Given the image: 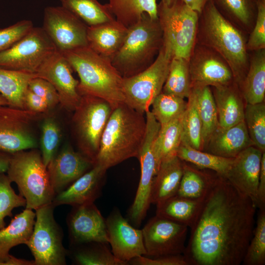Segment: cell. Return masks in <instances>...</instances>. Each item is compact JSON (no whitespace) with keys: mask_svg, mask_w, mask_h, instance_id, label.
Listing matches in <instances>:
<instances>
[{"mask_svg":"<svg viewBox=\"0 0 265 265\" xmlns=\"http://www.w3.org/2000/svg\"><path fill=\"white\" fill-rule=\"evenodd\" d=\"M254 202L218 176L190 228L189 265H239L255 228Z\"/></svg>","mask_w":265,"mask_h":265,"instance_id":"cell-1","label":"cell"},{"mask_svg":"<svg viewBox=\"0 0 265 265\" xmlns=\"http://www.w3.org/2000/svg\"><path fill=\"white\" fill-rule=\"evenodd\" d=\"M246 34L224 17L209 0L199 15L196 43L218 53L229 65L240 88L249 63Z\"/></svg>","mask_w":265,"mask_h":265,"instance_id":"cell-2","label":"cell"},{"mask_svg":"<svg viewBox=\"0 0 265 265\" xmlns=\"http://www.w3.org/2000/svg\"><path fill=\"white\" fill-rule=\"evenodd\" d=\"M146 131L144 113L125 103L115 108L102 134L95 164L106 170L131 158H137Z\"/></svg>","mask_w":265,"mask_h":265,"instance_id":"cell-3","label":"cell"},{"mask_svg":"<svg viewBox=\"0 0 265 265\" xmlns=\"http://www.w3.org/2000/svg\"><path fill=\"white\" fill-rule=\"evenodd\" d=\"M62 53L73 70L78 74V91L81 96L91 95L103 99L113 109L125 103L123 78L110 59L99 54L88 46Z\"/></svg>","mask_w":265,"mask_h":265,"instance_id":"cell-4","label":"cell"},{"mask_svg":"<svg viewBox=\"0 0 265 265\" xmlns=\"http://www.w3.org/2000/svg\"><path fill=\"white\" fill-rule=\"evenodd\" d=\"M162 44V31L159 19L145 14L138 22L128 28L122 46L111 59L112 64L123 78L132 77L154 62Z\"/></svg>","mask_w":265,"mask_h":265,"instance_id":"cell-5","label":"cell"},{"mask_svg":"<svg viewBox=\"0 0 265 265\" xmlns=\"http://www.w3.org/2000/svg\"><path fill=\"white\" fill-rule=\"evenodd\" d=\"M6 174L26 200V208L36 210L52 203L55 193L40 151L35 149L11 154Z\"/></svg>","mask_w":265,"mask_h":265,"instance_id":"cell-6","label":"cell"},{"mask_svg":"<svg viewBox=\"0 0 265 265\" xmlns=\"http://www.w3.org/2000/svg\"><path fill=\"white\" fill-rule=\"evenodd\" d=\"M158 17L162 31V49L171 59L188 60L196 42L199 14L177 0L169 6L160 1Z\"/></svg>","mask_w":265,"mask_h":265,"instance_id":"cell-7","label":"cell"},{"mask_svg":"<svg viewBox=\"0 0 265 265\" xmlns=\"http://www.w3.org/2000/svg\"><path fill=\"white\" fill-rule=\"evenodd\" d=\"M113 110L105 100L84 95L74 111L72 123L79 152L94 165L102 134Z\"/></svg>","mask_w":265,"mask_h":265,"instance_id":"cell-8","label":"cell"},{"mask_svg":"<svg viewBox=\"0 0 265 265\" xmlns=\"http://www.w3.org/2000/svg\"><path fill=\"white\" fill-rule=\"evenodd\" d=\"M52 204L35 211L32 234L26 244L30 249L35 265H65L68 250L63 245V234L53 214Z\"/></svg>","mask_w":265,"mask_h":265,"instance_id":"cell-9","label":"cell"},{"mask_svg":"<svg viewBox=\"0 0 265 265\" xmlns=\"http://www.w3.org/2000/svg\"><path fill=\"white\" fill-rule=\"evenodd\" d=\"M171 57L161 47L154 62L141 72L123 78L125 103L145 113L159 94L168 75Z\"/></svg>","mask_w":265,"mask_h":265,"instance_id":"cell-10","label":"cell"},{"mask_svg":"<svg viewBox=\"0 0 265 265\" xmlns=\"http://www.w3.org/2000/svg\"><path fill=\"white\" fill-rule=\"evenodd\" d=\"M146 131L137 158L141 167L139 183L134 201L128 213L130 222L138 227L146 217L151 203V192L154 178L159 165L153 151V144L160 125L149 109L145 113Z\"/></svg>","mask_w":265,"mask_h":265,"instance_id":"cell-11","label":"cell"},{"mask_svg":"<svg viewBox=\"0 0 265 265\" xmlns=\"http://www.w3.org/2000/svg\"><path fill=\"white\" fill-rule=\"evenodd\" d=\"M56 51L43 29L33 26L11 47L0 52V68L36 74Z\"/></svg>","mask_w":265,"mask_h":265,"instance_id":"cell-12","label":"cell"},{"mask_svg":"<svg viewBox=\"0 0 265 265\" xmlns=\"http://www.w3.org/2000/svg\"><path fill=\"white\" fill-rule=\"evenodd\" d=\"M42 114L7 105L0 106V152L11 155L37 148L31 125Z\"/></svg>","mask_w":265,"mask_h":265,"instance_id":"cell-13","label":"cell"},{"mask_svg":"<svg viewBox=\"0 0 265 265\" xmlns=\"http://www.w3.org/2000/svg\"><path fill=\"white\" fill-rule=\"evenodd\" d=\"M87 26L61 5L44 10L42 28L60 53L88 46Z\"/></svg>","mask_w":265,"mask_h":265,"instance_id":"cell-14","label":"cell"},{"mask_svg":"<svg viewBox=\"0 0 265 265\" xmlns=\"http://www.w3.org/2000/svg\"><path fill=\"white\" fill-rule=\"evenodd\" d=\"M188 227L156 215L142 229L148 258L183 255Z\"/></svg>","mask_w":265,"mask_h":265,"instance_id":"cell-15","label":"cell"},{"mask_svg":"<svg viewBox=\"0 0 265 265\" xmlns=\"http://www.w3.org/2000/svg\"><path fill=\"white\" fill-rule=\"evenodd\" d=\"M188 63L191 88L225 85L234 82L232 71L226 60L205 45L196 42Z\"/></svg>","mask_w":265,"mask_h":265,"instance_id":"cell-16","label":"cell"},{"mask_svg":"<svg viewBox=\"0 0 265 265\" xmlns=\"http://www.w3.org/2000/svg\"><path fill=\"white\" fill-rule=\"evenodd\" d=\"M72 72L66 58L56 51L44 62L36 74L53 86L62 107L74 111L80 103L81 96L78 91L79 80L74 77Z\"/></svg>","mask_w":265,"mask_h":265,"instance_id":"cell-17","label":"cell"},{"mask_svg":"<svg viewBox=\"0 0 265 265\" xmlns=\"http://www.w3.org/2000/svg\"><path fill=\"white\" fill-rule=\"evenodd\" d=\"M72 207L66 219L70 246L92 241L108 244L106 219L94 203Z\"/></svg>","mask_w":265,"mask_h":265,"instance_id":"cell-18","label":"cell"},{"mask_svg":"<svg viewBox=\"0 0 265 265\" xmlns=\"http://www.w3.org/2000/svg\"><path fill=\"white\" fill-rule=\"evenodd\" d=\"M106 222L108 243L117 259L128 264L134 257L146 255L142 229L132 226L118 209L112 210Z\"/></svg>","mask_w":265,"mask_h":265,"instance_id":"cell-19","label":"cell"},{"mask_svg":"<svg viewBox=\"0 0 265 265\" xmlns=\"http://www.w3.org/2000/svg\"><path fill=\"white\" fill-rule=\"evenodd\" d=\"M94 166V163L80 152L69 144L64 145L47 166L55 195L67 188Z\"/></svg>","mask_w":265,"mask_h":265,"instance_id":"cell-20","label":"cell"},{"mask_svg":"<svg viewBox=\"0 0 265 265\" xmlns=\"http://www.w3.org/2000/svg\"><path fill=\"white\" fill-rule=\"evenodd\" d=\"M263 153L254 146H250L234 158L224 177L243 194L258 205L257 189Z\"/></svg>","mask_w":265,"mask_h":265,"instance_id":"cell-21","label":"cell"},{"mask_svg":"<svg viewBox=\"0 0 265 265\" xmlns=\"http://www.w3.org/2000/svg\"><path fill=\"white\" fill-rule=\"evenodd\" d=\"M106 170L94 166L67 188L56 194L52 204L56 207L62 205L72 206L94 203L101 194Z\"/></svg>","mask_w":265,"mask_h":265,"instance_id":"cell-22","label":"cell"},{"mask_svg":"<svg viewBox=\"0 0 265 265\" xmlns=\"http://www.w3.org/2000/svg\"><path fill=\"white\" fill-rule=\"evenodd\" d=\"M254 146L244 121L227 129L219 127L211 136L203 151L226 158H234L246 148Z\"/></svg>","mask_w":265,"mask_h":265,"instance_id":"cell-23","label":"cell"},{"mask_svg":"<svg viewBox=\"0 0 265 265\" xmlns=\"http://www.w3.org/2000/svg\"><path fill=\"white\" fill-rule=\"evenodd\" d=\"M212 87L218 127L227 129L244 121L245 102L238 85L234 81Z\"/></svg>","mask_w":265,"mask_h":265,"instance_id":"cell-24","label":"cell"},{"mask_svg":"<svg viewBox=\"0 0 265 265\" xmlns=\"http://www.w3.org/2000/svg\"><path fill=\"white\" fill-rule=\"evenodd\" d=\"M128 28L116 20L88 26V46L99 54L109 59L122 46Z\"/></svg>","mask_w":265,"mask_h":265,"instance_id":"cell-25","label":"cell"},{"mask_svg":"<svg viewBox=\"0 0 265 265\" xmlns=\"http://www.w3.org/2000/svg\"><path fill=\"white\" fill-rule=\"evenodd\" d=\"M35 217L33 210L26 208L16 215L7 226L0 229V265L10 257L12 248L26 243L33 232Z\"/></svg>","mask_w":265,"mask_h":265,"instance_id":"cell-26","label":"cell"},{"mask_svg":"<svg viewBox=\"0 0 265 265\" xmlns=\"http://www.w3.org/2000/svg\"><path fill=\"white\" fill-rule=\"evenodd\" d=\"M183 170L184 161L177 155L161 162L152 184L151 204H156L177 194Z\"/></svg>","mask_w":265,"mask_h":265,"instance_id":"cell-27","label":"cell"},{"mask_svg":"<svg viewBox=\"0 0 265 265\" xmlns=\"http://www.w3.org/2000/svg\"><path fill=\"white\" fill-rule=\"evenodd\" d=\"M240 89L246 104L264 102L265 49L249 53L248 70Z\"/></svg>","mask_w":265,"mask_h":265,"instance_id":"cell-28","label":"cell"},{"mask_svg":"<svg viewBox=\"0 0 265 265\" xmlns=\"http://www.w3.org/2000/svg\"><path fill=\"white\" fill-rule=\"evenodd\" d=\"M204 199L174 195L157 203L156 214L190 228L196 220Z\"/></svg>","mask_w":265,"mask_h":265,"instance_id":"cell-29","label":"cell"},{"mask_svg":"<svg viewBox=\"0 0 265 265\" xmlns=\"http://www.w3.org/2000/svg\"><path fill=\"white\" fill-rule=\"evenodd\" d=\"M221 14L246 34L254 26L257 0H212Z\"/></svg>","mask_w":265,"mask_h":265,"instance_id":"cell-30","label":"cell"},{"mask_svg":"<svg viewBox=\"0 0 265 265\" xmlns=\"http://www.w3.org/2000/svg\"><path fill=\"white\" fill-rule=\"evenodd\" d=\"M107 4L116 20L128 28L145 14L152 19H158L156 0H109Z\"/></svg>","mask_w":265,"mask_h":265,"instance_id":"cell-31","label":"cell"},{"mask_svg":"<svg viewBox=\"0 0 265 265\" xmlns=\"http://www.w3.org/2000/svg\"><path fill=\"white\" fill-rule=\"evenodd\" d=\"M107 243L89 242L71 245L68 255L72 263L78 265H126L117 259L107 247Z\"/></svg>","mask_w":265,"mask_h":265,"instance_id":"cell-32","label":"cell"},{"mask_svg":"<svg viewBox=\"0 0 265 265\" xmlns=\"http://www.w3.org/2000/svg\"><path fill=\"white\" fill-rule=\"evenodd\" d=\"M36 74L0 68V94L11 107L25 109L24 97L30 81Z\"/></svg>","mask_w":265,"mask_h":265,"instance_id":"cell-33","label":"cell"},{"mask_svg":"<svg viewBox=\"0 0 265 265\" xmlns=\"http://www.w3.org/2000/svg\"><path fill=\"white\" fill-rule=\"evenodd\" d=\"M213 174L201 171L184 161V170L176 195L194 199H204L218 178Z\"/></svg>","mask_w":265,"mask_h":265,"instance_id":"cell-34","label":"cell"},{"mask_svg":"<svg viewBox=\"0 0 265 265\" xmlns=\"http://www.w3.org/2000/svg\"><path fill=\"white\" fill-rule=\"evenodd\" d=\"M176 155L183 161L189 162L199 168L209 169L225 177L234 158L220 157L209 152L193 148L185 142H181Z\"/></svg>","mask_w":265,"mask_h":265,"instance_id":"cell-35","label":"cell"},{"mask_svg":"<svg viewBox=\"0 0 265 265\" xmlns=\"http://www.w3.org/2000/svg\"><path fill=\"white\" fill-rule=\"evenodd\" d=\"M61 6L75 15L87 26L116 20L107 4L98 0H60Z\"/></svg>","mask_w":265,"mask_h":265,"instance_id":"cell-36","label":"cell"},{"mask_svg":"<svg viewBox=\"0 0 265 265\" xmlns=\"http://www.w3.org/2000/svg\"><path fill=\"white\" fill-rule=\"evenodd\" d=\"M194 92L202 127L204 149L218 127V115L212 91L209 86H195ZM203 149V150H204Z\"/></svg>","mask_w":265,"mask_h":265,"instance_id":"cell-37","label":"cell"},{"mask_svg":"<svg viewBox=\"0 0 265 265\" xmlns=\"http://www.w3.org/2000/svg\"><path fill=\"white\" fill-rule=\"evenodd\" d=\"M182 116L160 127L153 144L154 153L159 165L163 160L176 155L182 142Z\"/></svg>","mask_w":265,"mask_h":265,"instance_id":"cell-38","label":"cell"},{"mask_svg":"<svg viewBox=\"0 0 265 265\" xmlns=\"http://www.w3.org/2000/svg\"><path fill=\"white\" fill-rule=\"evenodd\" d=\"M191 90L188 60L182 57L171 59L162 92L188 98Z\"/></svg>","mask_w":265,"mask_h":265,"instance_id":"cell-39","label":"cell"},{"mask_svg":"<svg viewBox=\"0 0 265 265\" xmlns=\"http://www.w3.org/2000/svg\"><path fill=\"white\" fill-rule=\"evenodd\" d=\"M187 106L182 116V141L197 150L203 151L202 127L195 94L191 89Z\"/></svg>","mask_w":265,"mask_h":265,"instance_id":"cell-40","label":"cell"},{"mask_svg":"<svg viewBox=\"0 0 265 265\" xmlns=\"http://www.w3.org/2000/svg\"><path fill=\"white\" fill-rule=\"evenodd\" d=\"M151 111L160 126L181 117L187 106L181 97L161 92L153 101Z\"/></svg>","mask_w":265,"mask_h":265,"instance_id":"cell-41","label":"cell"},{"mask_svg":"<svg viewBox=\"0 0 265 265\" xmlns=\"http://www.w3.org/2000/svg\"><path fill=\"white\" fill-rule=\"evenodd\" d=\"M249 135L255 147L265 152V104H246L244 119Z\"/></svg>","mask_w":265,"mask_h":265,"instance_id":"cell-42","label":"cell"},{"mask_svg":"<svg viewBox=\"0 0 265 265\" xmlns=\"http://www.w3.org/2000/svg\"><path fill=\"white\" fill-rule=\"evenodd\" d=\"M41 125L40 153L47 167L58 152L61 132L59 124L53 116L44 117Z\"/></svg>","mask_w":265,"mask_h":265,"instance_id":"cell-43","label":"cell"},{"mask_svg":"<svg viewBox=\"0 0 265 265\" xmlns=\"http://www.w3.org/2000/svg\"><path fill=\"white\" fill-rule=\"evenodd\" d=\"M242 263L244 265L265 264V209H259L256 225Z\"/></svg>","mask_w":265,"mask_h":265,"instance_id":"cell-44","label":"cell"},{"mask_svg":"<svg viewBox=\"0 0 265 265\" xmlns=\"http://www.w3.org/2000/svg\"><path fill=\"white\" fill-rule=\"evenodd\" d=\"M6 173H0V229L5 226L4 219L12 216V211L19 207H26L25 199L16 193Z\"/></svg>","mask_w":265,"mask_h":265,"instance_id":"cell-45","label":"cell"},{"mask_svg":"<svg viewBox=\"0 0 265 265\" xmlns=\"http://www.w3.org/2000/svg\"><path fill=\"white\" fill-rule=\"evenodd\" d=\"M257 5L255 23L247 40L249 53L265 49V0H257Z\"/></svg>","mask_w":265,"mask_h":265,"instance_id":"cell-46","label":"cell"},{"mask_svg":"<svg viewBox=\"0 0 265 265\" xmlns=\"http://www.w3.org/2000/svg\"><path fill=\"white\" fill-rule=\"evenodd\" d=\"M33 26L31 21L24 20L7 27L0 29V52L11 47Z\"/></svg>","mask_w":265,"mask_h":265,"instance_id":"cell-47","label":"cell"},{"mask_svg":"<svg viewBox=\"0 0 265 265\" xmlns=\"http://www.w3.org/2000/svg\"><path fill=\"white\" fill-rule=\"evenodd\" d=\"M28 89L44 99L50 108L59 104L58 93L53 86L48 80L40 77L32 79L28 84Z\"/></svg>","mask_w":265,"mask_h":265,"instance_id":"cell-48","label":"cell"},{"mask_svg":"<svg viewBox=\"0 0 265 265\" xmlns=\"http://www.w3.org/2000/svg\"><path fill=\"white\" fill-rule=\"evenodd\" d=\"M128 264L132 265H189L182 254L154 258L140 256L130 260Z\"/></svg>","mask_w":265,"mask_h":265,"instance_id":"cell-49","label":"cell"},{"mask_svg":"<svg viewBox=\"0 0 265 265\" xmlns=\"http://www.w3.org/2000/svg\"><path fill=\"white\" fill-rule=\"evenodd\" d=\"M25 109L29 111L43 114L51 109L46 101L38 96L28 88L24 97Z\"/></svg>","mask_w":265,"mask_h":265,"instance_id":"cell-50","label":"cell"},{"mask_svg":"<svg viewBox=\"0 0 265 265\" xmlns=\"http://www.w3.org/2000/svg\"><path fill=\"white\" fill-rule=\"evenodd\" d=\"M257 208L265 209V152L263 153L257 189Z\"/></svg>","mask_w":265,"mask_h":265,"instance_id":"cell-51","label":"cell"},{"mask_svg":"<svg viewBox=\"0 0 265 265\" xmlns=\"http://www.w3.org/2000/svg\"><path fill=\"white\" fill-rule=\"evenodd\" d=\"M187 6L200 15L209 0H181Z\"/></svg>","mask_w":265,"mask_h":265,"instance_id":"cell-52","label":"cell"},{"mask_svg":"<svg viewBox=\"0 0 265 265\" xmlns=\"http://www.w3.org/2000/svg\"><path fill=\"white\" fill-rule=\"evenodd\" d=\"M11 154L0 152V173H6Z\"/></svg>","mask_w":265,"mask_h":265,"instance_id":"cell-53","label":"cell"},{"mask_svg":"<svg viewBox=\"0 0 265 265\" xmlns=\"http://www.w3.org/2000/svg\"><path fill=\"white\" fill-rule=\"evenodd\" d=\"M177 0H161V2L166 6H170L173 4Z\"/></svg>","mask_w":265,"mask_h":265,"instance_id":"cell-54","label":"cell"},{"mask_svg":"<svg viewBox=\"0 0 265 265\" xmlns=\"http://www.w3.org/2000/svg\"><path fill=\"white\" fill-rule=\"evenodd\" d=\"M8 105L6 100L0 94V106Z\"/></svg>","mask_w":265,"mask_h":265,"instance_id":"cell-55","label":"cell"}]
</instances>
